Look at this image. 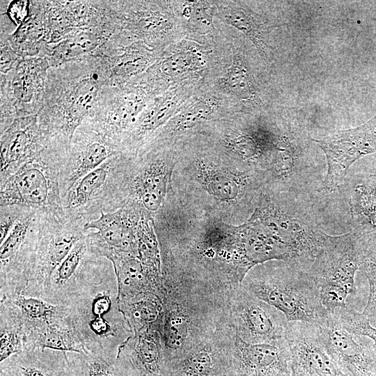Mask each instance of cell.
Segmentation results:
<instances>
[{"label":"cell","mask_w":376,"mask_h":376,"mask_svg":"<svg viewBox=\"0 0 376 376\" xmlns=\"http://www.w3.org/2000/svg\"><path fill=\"white\" fill-rule=\"evenodd\" d=\"M85 250L86 244L81 240L74 246L55 269V281L57 284H62L71 278L78 267Z\"/></svg>","instance_id":"cell-39"},{"label":"cell","mask_w":376,"mask_h":376,"mask_svg":"<svg viewBox=\"0 0 376 376\" xmlns=\"http://www.w3.org/2000/svg\"><path fill=\"white\" fill-rule=\"evenodd\" d=\"M30 15V1H1L0 38H10Z\"/></svg>","instance_id":"cell-33"},{"label":"cell","mask_w":376,"mask_h":376,"mask_svg":"<svg viewBox=\"0 0 376 376\" xmlns=\"http://www.w3.org/2000/svg\"><path fill=\"white\" fill-rule=\"evenodd\" d=\"M232 370V376H292L286 338L270 343H249L236 334Z\"/></svg>","instance_id":"cell-20"},{"label":"cell","mask_w":376,"mask_h":376,"mask_svg":"<svg viewBox=\"0 0 376 376\" xmlns=\"http://www.w3.org/2000/svg\"><path fill=\"white\" fill-rule=\"evenodd\" d=\"M313 141L322 150L327 159L324 187L333 191L342 183L354 162L376 152V115L359 127Z\"/></svg>","instance_id":"cell-15"},{"label":"cell","mask_w":376,"mask_h":376,"mask_svg":"<svg viewBox=\"0 0 376 376\" xmlns=\"http://www.w3.org/2000/svg\"><path fill=\"white\" fill-rule=\"evenodd\" d=\"M161 52L141 40L123 34H115L93 54L101 58L107 68V84H123L146 72L158 58Z\"/></svg>","instance_id":"cell-19"},{"label":"cell","mask_w":376,"mask_h":376,"mask_svg":"<svg viewBox=\"0 0 376 376\" xmlns=\"http://www.w3.org/2000/svg\"><path fill=\"white\" fill-rule=\"evenodd\" d=\"M0 74H6L22 58L13 49L8 38H0Z\"/></svg>","instance_id":"cell-41"},{"label":"cell","mask_w":376,"mask_h":376,"mask_svg":"<svg viewBox=\"0 0 376 376\" xmlns=\"http://www.w3.org/2000/svg\"><path fill=\"white\" fill-rule=\"evenodd\" d=\"M142 209L135 202L127 200L115 212L104 213L95 220L84 224V230H97L95 235L107 246L137 256L136 228Z\"/></svg>","instance_id":"cell-25"},{"label":"cell","mask_w":376,"mask_h":376,"mask_svg":"<svg viewBox=\"0 0 376 376\" xmlns=\"http://www.w3.org/2000/svg\"><path fill=\"white\" fill-rule=\"evenodd\" d=\"M111 305L110 295L107 293H100L93 299L92 311L95 316H102L107 313Z\"/></svg>","instance_id":"cell-43"},{"label":"cell","mask_w":376,"mask_h":376,"mask_svg":"<svg viewBox=\"0 0 376 376\" xmlns=\"http://www.w3.org/2000/svg\"><path fill=\"white\" fill-rule=\"evenodd\" d=\"M215 3L216 19L244 36L251 42L260 57L269 64L268 37L272 26L267 17L244 1H215Z\"/></svg>","instance_id":"cell-24"},{"label":"cell","mask_w":376,"mask_h":376,"mask_svg":"<svg viewBox=\"0 0 376 376\" xmlns=\"http://www.w3.org/2000/svg\"><path fill=\"white\" fill-rule=\"evenodd\" d=\"M361 255L352 233L339 235L323 233L318 251L307 271L318 288L321 302L329 314L346 308L354 292V276Z\"/></svg>","instance_id":"cell-5"},{"label":"cell","mask_w":376,"mask_h":376,"mask_svg":"<svg viewBox=\"0 0 376 376\" xmlns=\"http://www.w3.org/2000/svg\"><path fill=\"white\" fill-rule=\"evenodd\" d=\"M0 361L3 362L10 355L22 349L19 336L11 331H1L0 336Z\"/></svg>","instance_id":"cell-40"},{"label":"cell","mask_w":376,"mask_h":376,"mask_svg":"<svg viewBox=\"0 0 376 376\" xmlns=\"http://www.w3.org/2000/svg\"><path fill=\"white\" fill-rule=\"evenodd\" d=\"M363 335L373 340V347L376 351V328L373 327L371 324L366 325L363 331Z\"/></svg>","instance_id":"cell-47"},{"label":"cell","mask_w":376,"mask_h":376,"mask_svg":"<svg viewBox=\"0 0 376 376\" xmlns=\"http://www.w3.org/2000/svg\"><path fill=\"white\" fill-rule=\"evenodd\" d=\"M33 213L19 219L14 228L1 244V263L11 258L19 249L32 222Z\"/></svg>","instance_id":"cell-36"},{"label":"cell","mask_w":376,"mask_h":376,"mask_svg":"<svg viewBox=\"0 0 376 376\" xmlns=\"http://www.w3.org/2000/svg\"><path fill=\"white\" fill-rule=\"evenodd\" d=\"M174 146L178 161L170 187L226 224L245 222L264 189V173L233 159L201 134Z\"/></svg>","instance_id":"cell-1"},{"label":"cell","mask_w":376,"mask_h":376,"mask_svg":"<svg viewBox=\"0 0 376 376\" xmlns=\"http://www.w3.org/2000/svg\"><path fill=\"white\" fill-rule=\"evenodd\" d=\"M68 150L48 141L1 183V206L24 205L61 211L59 185L52 171L61 166Z\"/></svg>","instance_id":"cell-6"},{"label":"cell","mask_w":376,"mask_h":376,"mask_svg":"<svg viewBox=\"0 0 376 376\" xmlns=\"http://www.w3.org/2000/svg\"><path fill=\"white\" fill-rule=\"evenodd\" d=\"M1 183L48 142L37 116L17 118L1 133Z\"/></svg>","instance_id":"cell-23"},{"label":"cell","mask_w":376,"mask_h":376,"mask_svg":"<svg viewBox=\"0 0 376 376\" xmlns=\"http://www.w3.org/2000/svg\"><path fill=\"white\" fill-rule=\"evenodd\" d=\"M88 376H113V375L106 362L101 359H95L89 364Z\"/></svg>","instance_id":"cell-44"},{"label":"cell","mask_w":376,"mask_h":376,"mask_svg":"<svg viewBox=\"0 0 376 376\" xmlns=\"http://www.w3.org/2000/svg\"><path fill=\"white\" fill-rule=\"evenodd\" d=\"M185 38L212 42L219 31L215 1H171Z\"/></svg>","instance_id":"cell-29"},{"label":"cell","mask_w":376,"mask_h":376,"mask_svg":"<svg viewBox=\"0 0 376 376\" xmlns=\"http://www.w3.org/2000/svg\"><path fill=\"white\" fill-rule=\"evenodd\" d=\"M241 286L284 314L288 322L327 324L331 315L307 272L281 260L258 265L245 276Z\"/></svg>","instance_id":"cell-4"},{"label":"cell","mask_w":376,"mask_h":376,"mask_svg":"<svg viewBox=\"0 0 376 376\" xmlns=\"http://www.w3.org/2000/svg\"><path fill=\"white\" fill-rule=\"evenodd\" d=\"M123 152L121 141L87 118L75 130L61 166L66 170L63 184L65 190H70L82 177Z\"/></svg>","instance_id":"cell-14"},{"label":"cell","mask_w":376,"mask_h":376,"mask_svg":"<svg viewBox=\"0 0 376 376\" xmlns=\"http://www.w3.org/2000/svg\"><path fill=\"white\" fill-rule=\"evenodd\" d=\"M122 30L162 52L185 38L171 1H118Z\"/></svg>","instance_id":"cell-11"},{"label":"cell","mask_w":376,"mask_h":376,"mask_svg":"<svg viewBox=\"0 0 376 376\" xmlns=\"http://www.w3.org/2000/svg\"><path fill=\"white\" fill-rule=\"evenodd\" d=\"M285 338L290 351L292 376H350L329 352L319 326L288 322Z\"/></svg>","instance_id":"cell-17"},{"label":"cell","mask_w":376,"mask_h":376,"mask_svg":"<svg viewBox=\"0 0 376 376\" xmlns=\"http://www.w3.org/2000/svg\"><path fill=\"white\" fill-rule=\"evenodd\" d=\"M50 66L43 56L21 58L0 75L1 133L15 119L38 116Z\"/></svg>","instance_id":"cell-9"},{"label":"cell","mask_w":376,"mask_h":376,"mask_svg":"<svg viewBox=\"0 0 376 376\" xmlns=\"http://www.w3.org/2000/svg\"><path fill=\"white\" fill-rule=\"evenodd\" d=\"M81 233L74 231L58 232L51 241L47 250V265L54 271L80 240Z\"/></svg>","instance_id":"cell-34"},{"label":"cell","mask_w":376,"mask_h":376,"mask_svg":"<svg viewBox=\"0 0 376 376\" xmlns=\"http://www.w3.org/2000/svg\"><path fill=\"white\" fill-rule=\"evenodd\" d=\"M230 293L163 275L164 313L159 333L167 365L214 335L228 313Z\"/></svg>","instance_id":"cell-2"},{"label":"cell","mask_w":376,"mask_h":376,"mask_svg":"<svg viewBox=\"0 0 376 376\" xmlns=\"http://www.w3.org/2000/svg\"><path fill=\"white\" fill-rule=\"evenodd\" d=\"M118 305L119 311L134 334L151 328L159 331L164 306L161 297L157 294L143 293Z\"/></svg>","instance_id":"cell-31"},{"label":"cell","mask_w":376,"mask_h":376,"mask_svg":"<svg viewBox=\"0 0 376 376\" xmlns=\"http://www.w3.org/2000/svg\"><path fill=\"white\" fill-rule=\"evenodd\" d=\"M235 337L228 311L210 338L182 357L168 363L167 376H232Z\"/></svg>","instance_id":"cell-16"},{"label":"cell","mask_w":376,"mask_h":376,"mask_svg":"<svg viewBox=\"0 0 376 376\" xmlns=\"http://www.w3.org/2000/svg\"><path fill=\"white\" fill-rule=\"evenodd\" d=\"M120 350L127 353L132 364L141 374L167 376V362L159 329L151 328L134 334Z\"/></svg>","instance_id":"cell-28"},{"label":"cell","mask_w":376,"mask_h":376,"mask_svg":"<svg viewBox=\"0 0 376 376\" xmlns=\"http://www.w3.org/2000/svg\"><path fill=\"white\" fill-rule=\"evenodd\" d=\"M91 329L98 335H104L110 332L111 327L108 322L101 316H95L89 322Z\"/></svg>","instance_id":"cell-45"},{"label":"cell","mask_w":376,"mask_h":376,"mask_svg":"<svg viewBox=\"0 0 376 376\" xmlns=\"http://www.w3.org/2000/svg\"><path fill=\"white\" fill-rule=\"evenodd\" d=\"M200 86H173L153 97L125 135L123 142L124 151L136 156L143 148L153 141L181 105Z\"/></svg>","instance_id":"cell-18"},{"label":"cell","mask_w":376,"mask_h":376,"mask_svg":"<svg viewBox=\"0 0 376 376\" xmlns=\"http://www.w3.org/2000/svg\"><path fill=\"white\" fill-rule=\"evenodd\" d=\"M228 317L237 336L249 343H270L285 338L288 322L283 313L241 285L230 291Z\"/></svg>","instance_id":"cell-13"},{"label":"cell","mask_w":376,"mask_h":376,"mask_svg":"<svg viewBox=\"0 0 376 376\" xmlns=\"http://www.w3.org/2000/svg\"><path fill=\"white\" fill-rule=\"evenodd\" d=\"M238 112L242 111L233 101L204 84L181 105L149 144L173 146Z\"/></svg>","instance_id":"cell-10"},{"label":"cell","mask_w":376,"mask_h":376,"mask_svg":"<svg viewBox=\"0 0 376 376\" xmlns=\"http://www.w3.org/2000/svg\"><path fill=\"white\" fill-rule=\"evenodd\" d=\"M155 96L139 76L123 84H106L88 118L123 143L141 112Z\"/></svg>","instance_id":"cell-12"},{"label":"cell","mask_w":376,"mask_h":376,"mask_svg":"<svg viewBox=\"0 0 376 376\" xmlns=\"http://www.w3.org/2000/svg\"><path fill=\"white\" fill-rule=\"evenodd\" d=\"M38 343L42 349L48 348L63 352H81L83 350L69 335L56 328H47L38 337Z\"/></svg>","instance_id":"cell-37"},{"label":"cell","mask_w":376,"mask_h":376,"mask_svg":"<svg viewBox=\"0 0 376 376\" xmlns=\"http://www.w3.org/2000/svg\"><path fill=\"white\" fill-rule=\"evenodd\" d=\"M91 237L94 249L113 264L117 279L118 304L148 292L155 293L162 298L163 279L152 274L136 255L111 248L94 234Z\"/></svg>","instance_id":"cell-22"},{"label":"cell","mask_w":376,"mask_h":376,"mask_svg":"<svg viewBox=\"0 0 376 376\" xmlns=\"http://www.w3.org/2000/svg\"><path fill=\"white\" fill-rule=\"evenodd\" d=\"M125 152L112 157L79 180L70 189L66 207L79 209L97 196L109 181L111 171L122 160Z\"/></svg>","instance_id":"cell-32"},{"label":"cell","mask_w":376,"mask_h":376,"mask_svg":"<svg viewBox=\"0 0 376 376\" xmlns=\"http://www.w3.org/2000/svg\"><path fill=\"white\" fill-rule=\"evenodd\" d=\"M216 38L211 43L185 38L169 45L141 79L157 95L173 86L205 84L216 63Z\"/></svg>","instance_id":"cell-7"},{"label":"cell","mask_w":376,"mask_h":376,"mask_svg":"<svg viewBox=\"0 0 376 376\" xmlns=\"http://www.w3.org/2000/svg\"><path fill=\"white\" fill-rule=\"evenodd\" d=\"M19 217L15 215V214H11L5 212L2 210H1V224H0V242L1 244L6 238L8 235L12 230L15 226L16 223L19 220Z\"/></svg>","instance_id":"cell-42"},{"label":"cell","mask_w":376,"mask_h":376,"mask_svg":"<svg viewBox=\"0 0 376 376\" xmlns=\"http://www.w3.org/2000/svg\"><path fill=\"white\" fill-rule=\"evenodd\" d=\"M177 161L175 146L151 143L142 148L127 172L125 201L135 202L154 218L166 200Z\"/></svg>","instance_id":"cell-8"},{"label":"cell","mask_w":376,"mask_h":376,"mask_svg":"<svg viewBox=\"0 0 376 376\" xmlns=\"http://www.w3.org/2000/svg\"><path fill=\"white\" fill-rule=\"evenodd\" d=\"M349 205L359 250L370 251L376 245V175H370L352 187Z\"/></svg>","instance_id":"cell-26"},{"label":"cell","mask_w":376,"mask_h":376,"mask_svg":"<svg viewBox=\"0 0 376 376\" xmlns=\"http://www.w3.org/2000/svg\"><path fill=\"white\" fill-rule=\"evenodd\" d=\"M13 303L26 316L34 320H47L56 311V306L33 297L18 296Z\"/></svg>","instance_id":"cell-38"},{"label":"cell","mask_w":376,"mask_h":376,"mask_svg":"<svg viewBox=\"0 0 376 376\" xmlns=\"http://www.w3.org/2000/svg\"><path fill=\"white\" fill-rule=\"evenodd\" d=\"M110 37L102 27L77 29L59 42L47 45L39 56L47 58L50 68L58 66L92 55Z\"/></svg>","instance_id":"cell-27"},{"label":"cell","mask_w":376,"mask_h":376,"mask_svg":"<svg viewBox=\"0 0 376 376\" xmlns=\"http://www.w3.org/2000/svg\"><path fill=\"white\" fill-rule=\"evenodd\" d=\"M21 376H50L46 372L31 366H19Z\"/></svg>","instance_id":"cell-46"},{"label":"cell","mask_w":376,"mask_h":376,"mask_svg":"<svg viewBox=\"0 0 376 376\" xmlns=\"http://www.w3.org/2000/svg\"><path fill=\"white\" fill-rule=\"evenodd\" d=\"M325 345L339 366L350 376H376V351L360 336L346 331L334 314L319 327Z\"/></svg>","instance_id":"cell-21"},{"label":"cell","mask_w":376,"mask_h":376,"mask_svg":"<svg viewBox=\"0 0 376 376\" xmlns=\"http://www.w3.org/2000/svg\"><path fill=\"white\" fill-rule=\"evenodd\" d=\"M45 1H30V15L9 38L15 52L22 58L41 54L47 45L44 24Z\"/></svg>","instance_id":"cell-30"},{"label":"cell","mask_w":376,"mask_h":376,"mask_svg":"<svg viewBox=\"0 0 376 376\" xmlns=\"http://www.w3.org/2000/svg\"><path fill=\"white\" fill-rule=\"evenodd\" d=\"M108 80L107 67L93 54L49 68L37 116L45 136L70 148L75 130L89 116Z\"/></svg>","instance_id":"cell-3"},{"label":"cell","mask_w":376,"mask_h":376,"mask_svg":"<svg viewBox=\"0 0 376 376\" xmlns=\"http://www.w3.org/2000/svg\"><path fill=\"white\" fill-rule=\"evenodd\" d=\"M359 270L364 273L369 283V295L362 313L370 324H376V251L361 255Z\"/></svg>","instance_id":"cell-35"}]
</instances>
